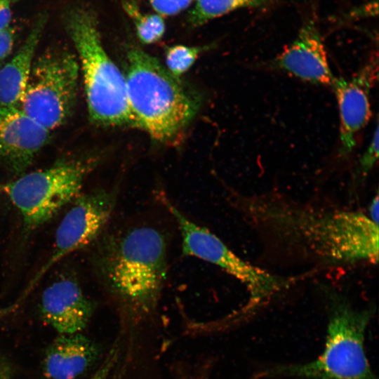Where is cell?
I'll list each match as a JSON object with an SVG mask.
<instances>
[{
  "label": "cell",
  "mask_w": 379,
  "mask_h": 379,
  "mask_svg": "<svg viewBox=\"0 0 379 379\" xmlns=\"http://www.w3.org/2000/svg\"><path fill=\"white\" fill-rule=\"evenodd\" d=\"M231 201L267 250L285 261L322 267L378 261V223L361 211L274 193L236 195Z\"/></svg>",
  "instance_id": "cell-1"
},
{
  "label": "cell",
  "mask_w": 379,
  "mask_h": 379,
  "mask_svg": "<svg viewBox=\"0 0 379 379\" xmlns=\"http://www.w3.org/2000/svg\"><path fill=\"white\" fill-rule=\"evenodd\" d=\"M91 255L95 275L121 319L138 324L158 307L168 272L164 234L147 225L100 235Z\"/></svg>",
  "instance_id": "cell-2"
},
{
  "label": "cell",
  "mask_w": 379,
  "mask_h": 379,
  "mask_svg": "<svg viewBox=\"0 0 379 379\" xmlns=\"http://www.w3.org/2000/svg\"><path fill=\"white\" fill-rule=\"evenodd\" d=\"M124 75L135 126L162 143L178 139L197 112V97L157 58L137 47L127 51Z\"/></svg>",
  "instance_id": "cell-3"
},
{
  "label": "cell",
  "mask_w": 379,
  "mask_h": 379,
  "mask_svg": "<svg viewBox=\"0 0 379 379\" xmlns=\"http://www.w3.org/2000/svg\"><path fill=\"white\" fill-rule=\"evenodd\" d=\"M63 22L81 62L91 121L104 126H135L124 75L102 46L95 15L74 6L65 12Z\"/></svg>",
  "instance_id": "cell-4"
},
{
  "label": "cell",
  "mask_w": 379,
  "mask_h": 379,
  "mask_svg": "<svg viewBox=\"0 0 379 379\" xmlns=\"http://www.w3.org/2000/svg\"><path fill=\"white\" fill-rule=\"evenodd\" d=\"M328 306L326 338L321 354L308 362L277 365L263 371L256 379H378L364 344L373 309H357L338 297L333 298Z\"/></svg>",
  "instance_id": "cell-5"
},
{
  "label": "cell",
  "mask_w": 379,
  "mask_h": 379,
  "mask_svg": "<svg viewBox=\"0 0 379 379\" xmlns=\"http://www.w3.org/2000/svg\"><path fill=\"white\" fill-rule=\"evenodd\" d=\"M158 199L178 226L182 254L221 268L246 287L247 301L238 311L229 314L234 325L255 314L290 286L291 278L277 275L241 258L208 229L189 219L164 194L159 193Z\"/></svg>",
  "instance_id": "cell-6"
},
{
  "label": "cell",
  "mask_w": 379,
  "mask_h": 379,
  "mask_svg": "<svg viewBox=\"0 0 379 379\" xmlns=\"http://www.w3.org/2000/svg\"><path fill=\"white\" fill-rule=\"evenodd\" d=\"M95 165L93 159L60 161L0 184V192L19 212L25 231H32L81 195L84 182Z\"/></svg>",
  "instance_id": "cell-7"
},
{
  "label": "cell",
  "mask_w": 379,
  "mask_h": 379,
  "mask_svg": "<svg viewBox=\"0 0 379 379\" xmlns=\"http://www.w3.org/2000/svg\"><path fill=\"white\" fill-rule=\"evenodd\" d=\"M79 65L66 51H51L34 59L18 107L49 131L64 124L76 105Z\"/></svg>",
  "instance_id": "cell-8"
},
{
  "label": "cell",
  "mask_w": 379,
  "mask_h": 379,
  "mask_svg": "<svg viewBox=\"0 0 379 379\" xmlns=\"http://www.w3.org/2000/svg\"><path fill=\"white\" fill-rule=\"evenodd\" d=\"M117 195L115 189L98 190L81 194L72 203L55 231L50 257L32 277L12 307L20 305L56 263L98 239L112 217Z\"/></svg>",
  "instance_id": "cell-9"
},
{
  "label": "cell",
  "mask_w": 379,
  "mask_h": 379,
  "mask_svg": "<svg viewBox=\"0 0 379 379\" xmlns=\"http://www.w3.org/2000/svg\"><path fill=\"white\" fill-rule=\"evenodd\" d=\"M378 57L371 58L350 79L335 77L331 84L339 112L338 155L347 157L356 146V137L371 117L370 93L378 78Z\"/></svg>",
  "instance_id": "cell-10"
},
{
  "label": "cell",
  "mask_w": 379,
  "mask_h": 379,
  "mask_svg": "<svg viewBox=\"0 0 379 379\" xmlns=\"http://www.w3.org/2000/svg\"><path fill=\"white\" fill-rule=\"evenodd\" d=\"M262 67L316 85L331 86L335 78L319 26L313 18L306 20L291 43Z\"/></svg>",
  "instance_id": "cell-11"
},
{
  "label": "cell",
  "mask_w": 379,
  "mask_h": 379,
  "mask_svg": "<svg viewBox=\"0 0 379 379\" xmlns=\"http://www.w3.org/2000/svg\"><path fill=\"white\" fill-rule=\"evenodd\" d=\"M50 137L18 107H0V163L15 174L25 173Z\"/></svg>",
  "instance_id": "cell-12"
},
{
  "label": "cell",
  "mask_w": 379,
  "mask_h": 379,
  "mask_svg": "<svg viewBox=\"0 0 379 379\" xmlns=\"http://www.w3.org/2000/svg\"><path fill=\"white\" fill-rule=\"evenodd\" d=\"M39 309L42 319L59 334H72L86 327L95 305L75 278L63 277L45 288Z\"/></svg>",
  "instance_id": "cell-13"
},
{
  "label": "cell",
  "mask_w": 379,
  "mask_h": 379,
  "mask_svg": "<svg viewBox=\"0 0 379 379\" xmlns=\"http://www.w3.org/2000/svg\"><path fill=\"white\" fill-rule=\"evenodd\" d=\"M99 355L98 346L81 333L60 334L44 354L43 373L48 379H76Z\"/></svg>",
  "instance_id": "cell-14"
},
{
  "label": "cell",
  "mask_w": 379,
  "mask_h": 379,
  "mask_svg": "<svg viewBox=\"0 0 379 379\" xmlns=\"http://www.w3.org/2000/svg\"><path fill=\"white\" fill-rule=\"evenodd\" d=\"M47 21V13H39L22 45L15 55L0 67V107H18Z\"/></svg>",
  "instance_id": "cell-15"
},
{
  "label": "cell",
  "mask_w": 379,
  "mask_h": 379,
  "mask_svg": "<svg viewBox=\"0 0 379 379\" xmlns=\"http://www.w3.org/2000/svg\"><path fill=\"white\" fill-rule=\"evenodd\" d=\"M272 0H195L188 16V22L198 27L241 8H262Z\"/></svg>",
  "instance_id": "cell-16"
},
{
  "label": "cell",
  "mask_w": 379,
  "mask_h": 379,
  "mask_svg": "<svg viewBox=\"0 0 379 379\" xmlns=\"http://www.w3.org/2000/svg\"><path fill=\"white\" fill-rule=\"evenodd\" d=\"M124 9L133 21L139 40L144 44L159 41L166 30L165 22L158 14L142 13L137 0H121Z\"/></svg>",
  "instance_id": "cell-17"
},
{
  "label": "cell",
  "mask_w": 379,
  "mask_h": 379,
  "mask_svg": "<svg viewBox=\"0 0 379 379\" xmlns=\"http://www.w3.org/2000/svg\"><path fill=\"white\" fill-rule=\"evenodd\" d=\"M210 48H211L210 45L168 46L165 51L166 68L174 77L179 78L190 69L201 53Z\"/></svg>",
  "instance_id": "cell-18"
},
{
  "label": "cell",
  "mask_w": 379,
  "mask_h": 379,
  "mask_svg": "<svg viewBox=\"0 0 379 379\" xmlns=\"http://www.w3.org/2000/svg\"><path fill=\"white\" fill-rule=\"evenodd\" d=\"M157 14L172 16L188 8L195 0H147Z\"/></svg>",
  "instance_id": "cell-19"
},
{
  "label": "cell",
  "mask_w": 379,
  "mask_h": 379,
  "mask_svg": "<svg viewBox=\"0 0 379 379\" xmlns=\"http://www.w3.org/2000/svg\"><path fill=\"white\" fill-rule=\"evenodd\" d=\"M378 124L367 148L359 159L358 169L361 174L366 175L374 166L378 158Z\"/></svg>",
  "instance_id": "cell-20"
},
{
  "label": "cell",
  "mask_w": 379,
  "mask_h": 379,
  "mask_svg": "<svg viewBox=\"0 0 379 379\" xmlns=\"http://www.w3.org/2000/svg\"><path fill=\"white\" fill-rule=\"evenodd\" d=\"M119 349L114 346L107 354L105 359L90 379H109V375L117 361Z\"/></svg>",
  "instance_id": "cell-21"
},
{
  "label": "cell",
  "mask_w": 379,
  "mask_h": 379,
  "mask_svg": "<svg viewBox=\"0 0 379 379\" xmlns=\"http://www.w3.org/2000/svg\"><path fill=\"white\" fill-rule=\"evenodd\" d=\"M15 39L14 28L8 26L0 31V67L11 53Z\"/></svg>",
  "instance_id": "cell-22"
},
{
  "label": "cell",
  "mask_w": 379,
  "mask_h": 379,
  "mask_svg": "<svg viewBox=\"0 0 379 379\" xmlns=\"http://www.w3.org/2000/svg\"><path fill=\"white\" fill-rule=\"evenodd\" d=\"M16 0H0V31L9 26L12 6Z\"/></svg>",
  "instance_id": "cell-23"
},
{
  "label": "cell",
  "mask_w": 379,
  "mask_h": 379,
  "mask_svg": "<svg viewBox=\"0 0 379 379\" xmlns=\"http://www.w3.org/2000/svg\"><path fill=\"white\" fill-rule=\"evenodd\" d=\"M378 206V195L376 194L369 205L367 214L373 221L378 223L379 217Z\"/></svg>",
  "instance_id": "cell-24"
},
{
  "label": "cell",
  "mask_w": 379,
  "mask_h": 379,
  "mask_svg": "<svg viewBox=\"0 0 379 379\" xmlns=\"http://www.w3.org/2000/svg\"><path fill=\"white\" fill-rule=\"evenodd\" d=\"M12 371L8 364L0 360V379H11Z\"/></svg>",
  "instance_id": "cell-25"
}]
</instances>
